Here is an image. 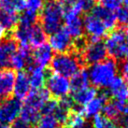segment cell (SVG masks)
Listing matches in <instances>:
<instances>
[{
  "mask_svg": "<svg viewBox=\"0 0 128 128\" xmlns=\"http://www.w3.org/2000/svg\"><path fill=\"white\" fill-rule=\"evenodd\" d=\"M108 92L110 94V97H112L113 100H116L118 102L125 104L128 99V85L122 77H115V78L108 86Z\"/></svg>",
  "mask_w": 128,
  "mask_h": 128,
  "instance_id": "15",
  "label": "cell"
},
{
  "mask_svg": "<svg viewBox=\"0 0 128 128\" xmlns=\"http://www.w3.org/2000/svg\"><path fill=\"white\" fill-rule=\"evenodd\" d=\"M91 14L102 22L108 31H112L118 26L115 12L104 8L101 5H96L91 11Z\"/></svg>",
  "mask_w": 128,
  "mask_h": 128,
  "instance_id": "17",
  "label": "cell"
},
{
  "mask_svg": "<svg viewBox=\"0 0 128 128\" xmlns=\"http://www.w3.org/2000/svg\"><path fill=\"white\" fill-rule=\"evenodd\" d=\"M110 96L108 92V90L103 89L92 101H90L86 106L83 107L82 115L86 119L94 118L96 115H99L100 112L103 110L105 104L110 100Z\"/></svg>",
  "mask_w": 128,
  "mask_h": 128,
  "instance_id": "11",
  "label": "cell"
},
{
  "mask_svg": "<svg viewBox=\"0 0 128 128\" xmlns=\"http://www.w3.org/2000/svg\"><path fill=\"white\" fill-rule=\"evenodd\" d=\"M19 16L17 12L4 10L0 8V26L6 32H12L18 25Z\"/></svg>",
  "mask_w": 128,
  "mask_h": 128,
  "instance_id": "23",
  "label": "cell"
},
{
  "mask_svg": "<svg viewBox=\"0 0 128 128\" xmlns=\"http://www.w3.org/2000/svg\"><path fill=\"white\" fill-rule=\"evenodd\" d=\"M57 105H58V100L50 98L47 102L43 104V106L40 108V115H42V116L52 115L56 110Z\"/></svg>",
  "mask_w": 128,
  "mask_h": 128,
  "instance_id": "32",
  "label": "cell"
},
{
  "mask_svg": "<svg viewBox=\"0 0 128 128\" xmlns=\"http://www.w3.org/2000/svg\"><path fill=\"white\" fill-rule=\"evenodd\" d=\"M59 1H60L61 4L64 7V8H68L74 6L78 0H59Z\"/></svg>",
  "mask_w": 128,
  "mask_h": 128,
  "instance_id": "38",
  "label": "cell"
},
{
  "mask_svg": "<svg viewBox=\"0 0 128 128\" xmlns=\"http://www.w3.org/2000/svg\"><path fill=\"white\" fill-rule=\"evenodd\" d=\"M46 40L47 34L44 32L42 27L38 24L32 26L30 36H29V48L36 49L44 43H46Z\"/></svg>",
  "mask_w": 128,
  "mask_h": 128,
  "instance_id": "25",
  "label": "cell"
},
{
  "mask_svg": "<svg viewBox=\"0 0 128 128\" xmlns=\"http://www.w3.org/2000/svg\"><path fill=\"white\" fill-rule=\"evenodd\" d=\"M22 102L14 96L0 101V122L5 124H12L17 120L21 113Z\"/></svg>",
  "mask_w": 128,
  "mask_h": 128,
  "instance_id": "8",
  "label": "cell"
},
{
  "mask_svg": "<svg viewBox=\"0 0 128 128\" xmlns=\"http://www.w3.org/2000/svg\"><path fill=\"white\" fill-rule=\"evenodd\" d=\"M125 106L124 103L118 102L116 100H108L103 107L102 115L115 122L122 115Z\"/></svg>",
  "mask_w": 128,
  "mask_h": 128,
  "instance_id": "22",
  "label": "cell"
},
{
  "mask_svg": "<svg viewBox=\"0 0 128 128\" xmlns=\"http://www.w3.org/2000/svg\"><path fill=\"white\" fill-rule=\"evenodd\" d=\"M120 1H121V2H124L125 0H120Z\"/></svg>",
  "mask_w": 128,
  "mask_h": 128,
  "instance_id": "44",
  "label": "cell"
},
{
  "mask_svg": "<svg viewBox=\"0 0 128 128\" xmlns=\"http://www.w3.org/2000/svg\"><path fill=\"white\" fill-rule=\"evenodd\" d=\"M64 7L59 0H50L44 4L39 12L38 22L47 35H52L62 28L64 22Z\"/></svg>",
  "mask_w": 128,
  "mask_h": 128,
  "instance_id": "1",
  "label": "cell"
},
{
  "mask_svg": "<svg viewBox=\"0 0 128 128\" xmlns=\"http://www.w3.org/2000/svg\"><path fill=\"white\" fill-rule=\"evenodd\" d=\"M11 128H32L31 125L27 124L26 122H24V120H22L21 118H18L17 120H15L12 122Z\"/></svg>",
  "mask_w": 128,
  "mask_h": 128,
  "instance_id": "37",
  "label": "cell"
},
{
  "mask_svg": "<svg viewBox=\"0 0 128 128\" xmlns=\"http://www.w3.org/2000/svg\"><path fill=\"white\" fill-rule=\"evenodd\" d=\"M52 57L54 52L48 43H44L41 46L34 49V52L31 54L33 64L43 69H45L50 64Z\"/></svg>",
  "mask_w": 128,
  "mask_h": 128,
  "instance_id": "13",
  "label": "cell"
},
{
  "mask_svg": "<svg viewBox=\"0 0 128 128\" xmlns=\"http://www.w3.org/2000/svg\"><path fill=\"white\" fill-rule=\"evenodd\" d=\"M49 74L46 76V85L47 91L49 92L50 96L55 100H60L68 96L71 92L70 89V82L66 78L56 75L49 70Z\"/></svg>",
  "mask_w": 128,
  "mask_h": 128,
  "instance_id": "5",
  "label": "cell"
},
{
  "mask_svg": "<svg viewBox=\"0 0 128 128\" xmlns=\"http://www.w3.org/2000/svg\"><path fill=\"white\" fill-rule=\"evenodd\" d=\"M44 6V0H25V10L39 15Z\"/></svg>",
  "mask_w": 128,
  "mask_h": 128,
  "instance_id": "33",
  "label": "cell"
},
{
  "mask_svg": "<svg viewBox=\"0 0 128 128\" xmlns=\"http://www.w3.org/2000/svg\"><path fill=\"white\" fill-rule=\"evenodd\" d=\"M45 1H50V0H45Z\"/></svg>",
  "mask_w": 128,
  "mask_h": 128,
  "instance_id": "45",
  "label": "cell"
},
{
  "mask_svg": "<svg viewBox=\"0 0 128 128\" xmlns=\"http://www.w3.org/2000/svg\"><path fill=\"white\" fill-rule=\"evenodd\" d=\"M40 117H41V115H40L39 110L22 104L21 113H20V118L22 120H24V122H26L27 124L31 125L34 124H36L40 119Z\"/></svg>",
  "mask_w": 128,
  "mask_h": 128,
  "instance_id": "26",
  "label": "cell"
},
{
  "mask_svg": "<svg viewBox=\"0 0 128 128\" xmlns=\"http://www.w3.org/2000/svg\"><path fill=\"white\" fill-rule=\"evenodd\" d=\"M61 128H70V127H68V126H66H66H63V127H61Z\"/></svg>",
  "mask_w": 128,
  "mask_h": 128,
  "instance_id": "43",
  "label": "cell"
},
{
  "mask_svg": "<svg viewBox=\"0 0 128 128\" xmlns=\"http://www.w3.org/2000/svg\"><path fill=\"white\" fill-rule=\"evenodd\" d=\"M83 20V30L89 41L102 40L108 35V29L102 22L91 13L85 14Z\"/></svg>",
  "mask_w": 128,
  "mask_h": 128,
  "instance_id": "9",
  "label": "cell"
},
{
  "mask_svg": "<svg viewBox=\"0 0 128 128\" xmlns=\"http://www.w3.org/2000/svg\"><path fill=\"white\" fill-rule=\"evenodd\" d=\"M66 126L70 128H88L87 119L82 114L71 111L66 122Z\"/></svg>",
  "mask_w": 128,
  "mask_h": 128,
  "instance_id": "27",
  "label": "cell"
},
{
  "mask_svg": "<svg viewBox=\"0 0 128 128\" xmlns=\"http://www.w3.org/2000/svg\"><path fill=\"white\" fill-rule=\"evenodd\" d=\"M64 30L71 36L72 38H78L84 36L83 20L80 13L75 10L74 7L64 8Z\"/></svg>",
  "mask_w": 128,
  "mask_h": 128,
  "instance_id": "7",
  "label": "cell"
},
{
  "mask_svg": "<svg viewBox=\"0 0 128 128\" xmlns=\"http://www.w3.org/2000/svg\"><path fill=\"white\" fill-rule=\"evenodd\" d=\"M124 128H128V121L125 122V124L124 125Z\"/></svg>",
  "mask_w": 128,
  "mask_h": 128,
  "instance_id": "42",
  "label": "cell"
},
{
  "mask_svg": "<svg viewBox=\"0 0 128 128\" xmlns=\"http://www.w3.org/2000/svg\"><path fill=\"white\" fill-rule=\"evenodd\" d=\"M14 70L3 69L0 70V99H7L13 94V87L15 82Z\"/></svg>",
  "mask_w": 128,
  "mask_h": 128,
  "instance_id": "14",
  "label": "cell"
},
{
  "mask_svg": "<svg viewBox=\"0 0 128 128\" xmlns=\"http://www.w3.org/2000/svg\"><path fill=\"white\" fill-rule=\"evenodd\" d=\"M0 8L13 12L24 11L25 8V0H0Z\"/></svg>",
  "mask_w": 128,
  "mask_h": 128,
  "instance_id": "28",
  "label": "cell"
},
{
  "mask_svg": "<svg viewBox=\"0 0 128 128\" xmlns=\"http://www.w3.org/2000/svg\"><path fill=\"white\" fill-rule=\"evenodd\" d=\"M49 45L54 52L66 54L73 52V38L64 28L50 35Z\"/></svg>",
  "mask_w": 128,
  "mask_h": 128,
  "instance_id": "10",
  "label": "cell"
},
{
  "mask_svg": "<svg viewBox=\"0 0 128 128\" xmlns=\"http://www.w3.org/2000/svg\"><path fill=\"white\" fill-rule=\"evenodd\" d=\"M31 91V85L29 82L28 73L24 71H19L15 77L14 87H13V94L14 97L19 100H24Z\"/></svg>",
  "mask_w": 128,
  "mask_h": 128,
  "instance_id": "18",
  "label": "cell"
},
{
  "mask_svg": "<svg viewBox=\"0 0 128 128\" xmlns=\"http://www.w3.org/2000/svg\"><path fill=\"white\" fill-rule=\"evenodd\" d=\"M0 128H11V125L5 124V122H0Z\"/></svg>",
  "mask_w": 128,
  "mask_h": 128,
  "instance_id": "40",
  "label": "cell"
},
{
  "mask_svg": "<svg viewBox=\"0 0 128 128\" xmlns=\"http://www.w3.org/2000/svg\"><path fill=\"white\" fill-rule=\"evenodd\" d=\"M108 56L107 50L102 40L89 41L84 50L80 54L83 66H94L106 60Z\"/></svg>",
  "mask_w": 128,
  "mask_h": 128,
  "instance_id": "6",
  "label": "cell"
},
{
  "mask_svg": "<svg viewBox=\"0 0 128 128\" xmlns=\"http://www.w3.org/2000/svg\"><path fill=\"white\" fill-rule=\"evenodd\" d=\"M97 94H98V91L96 88L92 86H88L84 89L73 92L70 97L72 98L75 105L84 107L90 101H92Z\"/></svg>",
  "mask_w": 128,
  "mask_h": 128,
  "instance_id": "21",
  "label": "cell"
},
{
  "mask_svg": "<svg viewBox=\"0 0 128 128\" xmlns=\"http://www.w3.org/2000/svg\"><path fill=\"white\" fill-rule=\"evenodd\" d=\"M120 68V71L122 74V78L128 85V61H121V63L118 64V68Z\"/></svg>",
  "mask_w": 128,
  "mask_h": 128,
  "instance_id": "36",
  "label": "cell"
},
{
  "mask_svg": "<svg viewBox=\"0 0 128 128\" xmlns=\"http://www.w3.org/2000/svg\"><path fill=\"white\" fill-rule=\"evenodd\" d=\"M83 68L80 55L75 52L56 54L50 63V71L64 78H72Z\"/></svg>",
  "mask_w": 128,
  "mask_h": 128,
  "instance_id": "3",
  "label": "cell"
},
{
  "mask_svg": "<svg viewBox=\"0 0 128 128\" xmlns=\"http://www.w3.org/2000/svg\"><path fill=\"white\" fill-rule=\"evenodd\" d=\"M118 62L108 58L100 62L98 64L91 66L88 71L89 82L92 87L96 89H106L108 88L115 77L117 76Z\"/></svg>",
  "mask_w": 128,
  "mask_h": 128,
  "instance_id": "2",
  "label": "cell"
},
{
  "mask_svg": "<svg viewBox=\"0 0 128 128\" xmlns=\"http://www.w3.org/2000/svg\"><path fill=\"white\" fill-rule=\"evenodd\" d=\"M69 82H70V89H71L72 92L88 87L90 83L88 71L82 68L72 77L71 80H69Z\"/></svg>",
  "mask_w": 128,
  "mask_h": 128,
  "instance_id": "24",
  "label": "cell"
},
{
  "mask_svg": "<svg viewBox=\"0 0 128 128\" xmlns=\"http://www.w3.org/2000/svg\"><path fill=\"white\" fill-rule=\"evenodd\" d=\"M104 44L108 55L111 59L116 62L124 60L126 50V39L124 27L117 26L112 31H110V34L106 36Z\"/></svg>",
  "mask_w": 128,
  "mask_h": 128,
  "instance_id": "4",
  "label": "cell"
},
{
  "mask_svg": "<svg viewBox=\"0 0 128 128\" xmlns=\"http://www.w3.org/2000/svg\"><path fill=\"white\" fill-rule=\"evenodd\" d=\"M5 36H6V31L0 26V41L3 38H5Z\"/></svg>",
  "mask_w": 128,
  "mask_h": 128,
  "instance_id": "39",
  "label": "cell"
},
{
  "mask_svg": "<svg viewBox=\"0 0 128 128\" xmlns=\"http://www.w3.org/2000/svg\"><path fill=\"white\" fill-rule=\"evenodd\" d=\"M38 22V14L33 13V12L24 10L22 12V14L19 16L18 24L31 27V26L36 25Z\"/></svg>",
  "mask_w": 128,
  "mask_h": 128,
  "instance_id": "29",
  "label": "cell"
},
{
  "mask_svg": "<svg viewBox=\"0 0 128 128\" xmlns=\"http://www.w3.org/2000/svg\"><path fill=\"white\" fill-rule=\"evenodd\" d=\"M126 102H128V99H127V101H126Z\"/></svg>",
  "mask_w": 128,
  "mask_h": 128,
  "instance_id": "46",
  "label": "cell"
},
{
  "mask_svg": "<svg viewBox=\"0 0 128 128\" xmlns=\"http://www.w3.org/2000/svg\"><path fill=\"white\" fill-rule=\"evenodd\" d=\"M18 49V44L11 36H5L0 41V70L10 68L11 56Z\"/></svg>",
  "mask_w": 128,
  "mask_h": 128,
  "instance_id": "12",
  "label": "cell"
},
{
  "mask_svg": "<svg viewBox=\"0 0 128 128\" xmlns=\"http://www.w3.org/2000/svg\"><path fill=\"white\" fill-rule=\"evenodd\" d=\"M28 71V77L31 89L32 90H39L44 88L45 82H46V71L45 69L40 68H38L33 64V62L27 66Z\"/></svg>",
  "mask_w": 128,
  "mask_h": 128,
  "instance_id": "20",
  "label": "cell"
},
{
  "mask_svg": "<svg viewBox=\"0 0 128 128\" xmlns=\"http://www.w3.org/2000/svg\"><path fill=\"white\" fill-rule=\"evenodd\" d=\"M31 63H32V58L29 49L20 47L11 56L10 66L12 68V70L22 71L24 68H27V66Z\"/></svg>",
  "mask_w": 128,
  "mask_h": 128,
  "instance_id": "16",
  "label": "cell"
},
{
  "mask_svg": "<svg viewBox=\"0 0 128 128\" xmlns=\"http://www.w3.org/2000/svg\"><path fill=\"white\" fill-rule=\"evenodd\" d=\"M116 20L117 24L121 25V27L128 26V7H121L116 10Z\"/></svg>",
  "mask_w": 128,
  "mask_h": 128,
  "instance_id": "34",
  "label": "cell"
},
{
  "mask_svg": "<svg viewBox=\"0 0 128 128\" xmlns=\"http://www.w3.org/2000/svg\"><path fill=\"white\" fill-rule=\"evenodd\" d=\"M50 98V94L45 87L39 90H31L28 96L24 98V105L34 108L39 110V112H40V108L43 106V104L47 102Z\"/></svg>",
  "mask_w": 128,
  "mask_h": 128,
  "instance_id": "19",
  "label": "cell"
},
{
  "mask_svg": "<svg viewBox=\"0 0 128 128\" xmlns=\"http://www.w3.org/2000/svg\"><path fill=\"white\" fill-rule=\"evenodd\" d=\"M92 127L94 128H121L113 121H111L103 115H96L92 118Z\"/></svg>",
  "mask_w": 128,
  "mask_h": 128,
  "instance_id": "30",
  "label": "cell"
},
{
  "mask_svg": "<svg viewBox=\"0 0 128 128\" xmlns=\"http://www.w3.org/2000/svg\"><path fill=\"white\" fill-rule=\"evenodd\" d=\"M124 33H125V39H126V45H128V26L124 30Z\"/></svg>",
  "mask_w": 128,
  "mask_h": 128,
  "instance_id": "41",
  "label": "cell"
},
{
  "mask_svg": "<svg viewBox=\"0 0 128 128\" xmlns=\"http://www.w3.org/2000/svg\"><path fill=\"white\" fill-rule=\"evenodd\" d=\"M101 6L111 11H116L121 8L122 2L120 0H100Z\"/></svg>",
  "mask_w": 128,
  "mask_h": 128,
  "instance_id": "35",
  "label": "cell"
},
{
  "mask_svg": "<svg viewBox=\"0 0 128 128\" xmlns=\"http://www.w3.org/2000/svg\"><path fill=\"white\" fill-rule=\"evenodd\" d=\"M36 124L38 128H59V124L52 115L41 116Z\"/></svg>",
  "mask_w": 128,
  "mask_h": 128,
  "instance_id": "31",
  "label": "cell"
}]
</instances>
